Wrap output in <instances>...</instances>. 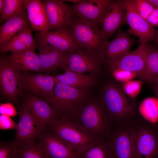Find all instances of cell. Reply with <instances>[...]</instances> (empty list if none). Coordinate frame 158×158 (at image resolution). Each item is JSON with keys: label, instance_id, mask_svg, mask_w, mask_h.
<instances>
[{"label": "cell", "instance_id": "6da1fadb", "mask_svg": "<svg viewBox=\"0 0 158 158\" xmlns=\"http://www.w3.org/2000/svg\"><path fill=\"white\" fill-rule=\"evenodd\" d=\"M88 134L97 139L106 140L113 123L101 103L87 99L69 118Z\"/></svg>", "mask_w": 158, "mask_h": 158}, {"label": "cell", "instance_id": "7a4b0ae2", "mask_svg": "<svg viewBox=\"0 0 158 158\" xmlns=\"http://www.w3.org/2000/svg\"><path fill=\"white\" fill-rule=\"evenodd\" d=\"M87 89H77L56 83L48 101L58 118H69L77 108L86 99Z\"/></svg>", "mask_w": 158, "mask_h": 158}, {"label": "cell", "instance_id": "3957f363", "mask_svg": "<svg viewBox=\"0 0 158 158\" xmlns=\"http://www.w3.org/2000/svg\"><path fill=\"white\" fill-rule=\"evenodd\" d=\"M101 103L113 123L119 125L132 121L134 105L117 86L109 84L105 87Z\"/></svg>", "mask_w": 158, "mask_h": 158}, {"label": "cell", "instance_id": "277c9868", "mask_svg": "<svg viewBox=\"0 0 158 158\" xmlns=\"http://www.w3.org/2000/svg\"><path fill=\"white\" fill-rule=\"evenodd\" d=\"M143 121L131 123L135 158H158V128L154 123Z\"/></svg>", "mask_w": 158, "mask_h": 158}, {"label": "cell", "instance_id": "5b68a950", "mask_svg": "<svg viewBox=\"0 0 158 158\" xmlns=\"http://www.w3.org/2000/svg\"><path fill=\"white\" fill-rule=\"evenodd\" d=\"M50 128L51 131L80 154L98 140L66 117L58 118Z\"/></svg>", "mask_w": 158, "mask_h": 158}, {"label": "cell", "instance_id": "8992f818", "mask_svg": "<svg viewBox=\"0 0 158 158\" xmlns=\"http://www.w3.org/2000/svg\"><path fill=\"white\" fill-rule=\"evenodd\" d=\"M67 30L76 43L82 48L98 50L105 40L99 26L75 16Z\"/></svg>", "mask_w": 158, "mask_h": 158}, {"label": "cell", "instance_id": "52a82bcc", "mask_svg": "<svg viewBox=\"0 0 158 158\" xmlns=\"http://www.w3.org/2000/svg\"><path fill=\"white\" fill-rule=\"evenodd\" d=\"M104 62L98 50L80 47L67 54L61 68L65 71L95 74Z\"/></svg>", "mask_w": 158, "mask_h": 158}, {"label": "cell", "instance_id": "ba28073f", "mask_svg": "<svg viewBox=\"0 0 158 158\" xmlns=\"http://www.w3.org/2000/svg\"><path fill=\"white\" fill-rule=\"evenodd\" d=\"M106 140L113 158H135L133 134L130 123L118 125Z\"/></svg>", "mask_w": 158, "mask_h": 158}, {"label": "cell", "instance_id": "9c48e42d", "mask_svg": "<svg viewBox=\"0 0 158 158\" xmlns=\"http://www.w3.org/2000/svg\"><path fill=\"white\" fill-rule=\"evenodd\" d=\"M121 1L126 12L127 23L129 26L128 32L138 37L142 45L154 41L157 30H155L137 12L132 0Z\"/></svg>", "mask_w": 158, "mask_h": 158}, {"label": "cell", "instance_id": "30bf717a", "mask_svg": "<svg viewBox=\"0 0 158 158\" xmlns=\"http://www.w3.org/2000/svg\"><path fill=\"white\" fill-rule=\"evenodd\" d=\"M42 2L47 18L49 31L67 29L75 17L71 6L63 0H44Z\"/></svg>", "mask_w": 158, "mask_h": 158}, {"label": "cell", "instance_id": "8fae6325", "mask_svg": "<svg viewBox=\"0 0 158 158\" xmlns=\"http://www.w3.org/2000/svg\"><path fill=\"white\" fill-rule=\"evenodd\" d=\"M16 146L35 142L44 130L39 125L28 108L24 105L19 111V120L16 130Z\"/></svg>", "mask_w": 158, "mask_h": 158}, {"label": "cell", "instance_id": "7c38bea8", "mask_svg": "<svg viewBox=\"0 0 158 158\" xmlns=\"http://www.w3.org/2000/svg\"><path fill=\"white\" fill-rule=\"evenodd\" d=\"M127 23L125 10L121 0H110L100 20L99 26L104 39H109L122 25Z\"/></svg>", "mask_w": 158, "mask_h": 158}, {"label": "cell", "instance_id": "4fadbf2b", "mask_svg": "<svg viewBox=\"0 0 158 158\" xmlns=\"http://www.w3.org/2000/svg\"><path fill=\"white\" fill-rule=\"evenodd\" d=\"M23 75L6 58L0 59V82L3 94L15 99L23 89Z\"/></svg>", "mask_w": 158, "mask_h": 158}, {"label": "cell", "instance_id": "5bb4252c", "mask_svg": "<svg viewBox=\"0 0 158 158\" xmlns=\"http://www.w3.org/2000/svg\"><path fill=\"white\" fill-rule=\"evenodd\" d=\"M149 46L140 44L138 48L115 59L106 62L111 71L117 69L136 73L141 79L145 66L146 54Z\"/></svg>", "mask_w": 158, "mask_h": 158}, {"label": "cell", "instance_id": "9a60e30c", "mask_svg": "<svg viewBox=\"0 0 158 158\" xmlns=\"http://www.w3.org/2000/svg\"><path fill=\"white\" fill-rule=\"evenodd\" d=\"M135 42L128 33L120 29L111 41L105 40L98 51L104 62H106L118 59L129 53Z\"/></svg>", "mask_w": 158, "mask_h": 158}, {"label": "cell", "instance_id": "2e32d148", "mask_svg": "<svg viewBox=\"0 0 158 158\" xmlns=\"http://www.w3.org/2000/svg\"><path fill=\"white\" fill-rule=\"evenodd\" d=\"M23 89L47 102L53 92L56 83L55 77L41 74L23 75Z\"/></svg>", "mask_w": 158, "mask_h": 158}, {"label": "cell", "instance_id": "e0dca14e", "mask_svg": "<svg viewBox=\"0 0 158 158\" xmlns=\"http://www.w3.org/2000/svg\"><path fill=\"white\" fill-rule=\"evenodd\" d=\"M24 105L30 110L44 130L47 128H50L58 118L49 104L41 98L29 95L26 98Z\"/></svg>", "mask_w": 158, "mask_h": 158}, {"label": "cell", "instance_id": "ac0fdd59", "mask_svg": "<svg viewBox=\"0 0 158 158\" xmlns=\"http://www.w3.org/2000/svg\"><path fill=\"white\" fill-rule=\"evenodd\" d=\"M44 133L40 136L42 139L40 143L50 158H81L80 154L54 133L51 131Z\"/></svg>", "mask_w": 158, "mask_h": 158}, {"label": "cell", "instance_id": "d6986e66", "mask_svg": "<svg viewBox=\"0 0 158 158\" xmlns=\"http://www.w3.org/2000/svg\"><path fill=\"white\" fill-rule=\"evenodd\" d=\"M110 1V0H79L70 6L75 16L92 22L99 26L101 16Z\"/></svg>", "mask_w": 158, "mask_h": 158}, {"label": "cell", "instance_id": "ffe728a7", "mask_svg": "<svg viewBox=\"0 0 158 158\" xmlns=\"http://www.w3.org/2000/svg\"><path fill=\"white\" fill-rule=\"evenodd\" d=\"M35 41L36 42L48 44L66 54L75 51L80 48L67 29L59 31H49L42 35L36 33Z\"/></svg>", "mask_w": 158, "mask_h": 158}, {"label": "cell", "instance_id": "44dd1931", "mask_svg": "<svg viewBox=\"0 0 158 158\" xmlns=\"http://www.w3.org/2000/svg\"><path fill=\"white\" fill-rule=\"evenodd\" d=\"M36 42L42 71L49 72L62 67L67 54L48 44Z\"/></svg>", "mask_w": 158, "mask_h": 158}, {"label": "cell", "instance_id": "7402d4cb", "mask_svg": "<svg viewBox=\"0 0 158 158\" xmlns=\"http://www.w3.org/2000/svg\"><path fill=\"white\" fill-rule=\"evenodd\" d=\"M24 4L32 29L40 35L49 31V24L43 2L40 0H25Z\"/></svg>", "mask_w": 158, "mask_h": 158}, {"label": "cell", "instance_id": "603a6c76", "mask_svg": "<svg viewBox=\"0 0 158 158\" xmlns=\"http://www.w3.org/2000/svg\"><path fill=\"white\" fill-rule=\"evenodd\" d=\"M32 48L18 52L11 53L6 58L15 68L20 71H42L38 55Z\"/></svg>", "mask_w": 158, "mask_h": 158}, {"label": "cell", "instance_id": "cb8c5ba5", "mask_svg": "<svg viewBox=\"0 0 158 158\" xmlns=\"http://www.w3.org/2000/svg\"><path fill=\"white\" fill-rule=\"evenodd\" d=\"M30 25L18 32L9 40L0 45V53H14L32 48H36V43L33 37Z\"/></svg>", "mask_w": 158, "mask_h": 158}, {"label": "cell", "instance_id": "d4e9b609", "mask_svg": "<svg viewBox=\"0 0 158 158\" xmlns=\"http://www.w3.org/2000/svg\"><path fill=\"white\" fill-rule=\"evenodd\" d=\"M30 25L26 9L8 18L0 27V45Z\"/></svg>", "mask_w": 158, "mask_h": 158}, {"label": "cell", "instance_id": "484cf974", "mask_svg": "<svg viewBox=\"0 0 158 158\" xmlns=\"http://www.w3.org/2000/svg\"><path fill=\"white\" fill-rule=\"evenodd\" d=\"M56 83H61L78 89H88L95 85L97 80L95 74L85 75L69 71L55 77Z\"/></svg>", "mask_w": 158, "mask_h": 158}, {"label": "cell", "instance_id": "4316f807", "mask_svg": "<svg viewBox=\"0 0 158 158\" xmlns=\"http://www.w3.org/2000/svg\"><path fill=\"white\" fill-rule=\"evenodd\" d=\"M158 75V49L150 46L146 54L144 70L141 79L151 83L153 79Z\"/></svg>", "mask_w": 158, "mask_h": 158}, {"label": "cell", "instance_id": "83f0119b", "mask_svg": "<svg viewBox=\"0 0 158 158\" xmlns=\"http://www.w3.org/2000/svg\"><path fill=\"white\" fill-rule=\"evenodd\" d=\"M80 155L81 158H113L106 140H97Z\"/></svg>", "mask_w": 158, "mask_h": 158}, {"label": "cell", "instance_id": "f1b7e54d", "mask_svg": "<svg viewBox=\"0 0 158 158\" xmlns=\"http://www.w3.org/2000/svg\"><path fill=\"white\" fill-rule=\"evenodd\" d=\"M138 111L145 120L154 123L158 120V99L154 97L144 99L139 105Z\"/></svg>", "mask_w": 158, "mask_h": 158}, {"label": "cell", "instance_id": "f546056e", "mask_svg": "<svg viewBox=\"0 0 158 158\" xmlns=\"http://www.w3.org/2000/svg\"><path fill=\"white\" fill-rule=\"evenodd\" d=\"M17 158H50L40 143L35 142L16 147Z\"/></svg>", "mask_w": 158, "mask_h": 158}, {"label": "cell", "instance_id": "4dcf8cb0", "mask_svg": "<svg viewBox=\"0 0 158 158\" xmlns=\"http://www.w3.org/2000/svg\"><path fill=\"white\" fill-rule=\"evenodd\" d=\"M25 0H5L4 9L1 14L0 23L26 9Z\"/></svg>", "mask_w": 158, "mask_h": 158}, {"label": "cell", "instance_id": "1f68e13d", "mask_svg": "<svg viewBox=\"0 0 158 158\" xmlns=\"http://www.w3.org/2000/svg\"><path fill=\"white\" fill-rule=\"evenodd\" d=\"M142 82L139 80H132L122 83V88L124 93L132 99L135 98L140 93Z\"/></svg>", "mask_w": 158, "mask_h": 158}, {"label": "cell", "instance_id": "d6a6232c", "mask_svg": "<svg viewBox=\"0 0 158 158\" xmlns=\"http://www.w3.org/2000/svg\"><path fill=\"white\" fill-rule=\"evenodd\" d=\"M134 8L137 12L146 20L154 9L147 0H132Z\"/></svg>", "mask_w": 158, "mask_h": 158}, {"label": "cell", "instance_id": "836d02e7", "mask_svg": "<svg viewBox=\"0 0 158 158\" xmlns=\"http://www.w3.org/2000/svg\"><path fill=\"white\" fill-rule=\"evenodd\" d=\"M111 71L114 78L122 83L133 80L138 76L136 73L124 69H117Z\"/></svg>", "mask_w": 158, "mask_h": 158}, {"label": "cell", "instance_id": "e575fe53", "mask_svg": "<svg viewBox=\"0 0 158 158\" xmlns=\"http://www.w3.org/2000/svg\"><path fill=\"white\" fill-rule=\"evenodd\" d=\"M16 146L12 144L1 143L0 146V158H17Z\"/></svg>", "mask_w": 158, "mask_h": 158}, {"label": "cell", "instance_id": "d590c367", "mask_svg": "<svg viewBox=\"0 0 158 158\" xmlns=\"http://www.w3.org/2000/svg\"><path fill=\"white\" fill-rule=\"evenodd\" d=\"M17 124L11 117L4 115L0 116V128L1 129L6 130L11 129L16 130Z\"/></svg>", "mask_w": 158, "mask_h": 158}, {"label": "cell", "instance_id": "8d00e7d4", "mask_svg": "<svg viewBox=\"0 0 158 158\" xmlns=\"http://www.w3.org/2000/svg\"><path fill=\"white\" fill-rule=\"evenodd\" d=\"M0 113L1 115H6L11 117L15 116L17 113L11 104L7 103L0 104Z\"/></svg>", "mask_w": 158, "mask_h": 158}, {"label": "cell", "instance_id": "74e56055", "mask_svg": "<svg viewBox=\"0 0 158 158\" xmlns=\"http://www.w3.org/2000/svg\"><path fill=\"white\" fill-rule=\"evenodd\" d=\"M146 20L151 26L158 29V9L154 8Z\"/></svg>", "mask_w": 158, "mask_h": 158}, {"label": "cell", "instance_id": "f35d334b", "mask_svg": "<svg viewBox=\"0 0 158 158\" xmlns=\"http://www.w3.org/2000/svg\"><path fill=\"white\" fill-rule=\"evenodd\" d=\"M154 8L158 9V0H147Z\"/></svg>", "mask_w": 158, "mask_h": 158}, {"label": "cell", "instance_id": "ab89813d", "mask_svg": "<svg viewBox=\"0 0 158 158\" xmlns=\"http://www.w3.org/2000/svg\"><path fill=\"white\" fill-rule=\"evenodd\" d=\"M5 0H0V14L2 12L5 6Z\"/></svg>", "mask_w": 158, "mask_h": 158}, {"label": "cell", "instance_id": "60d3db41", "mask_svg": "<svg viewBox=\"0 0 158 158\" xmlns=\"http://www.w3.org/2000/svg\"><path fill=\"white\" fill-rule=\"evenodd\" d=\"M153 90L158 99V86L153 85L152 86Z\"/></svg>", "mask_w": 158, "mask_h": 158}, {"label": "cell", "instance_id": "b9f144b4", "mask_svg": "<svg viewBox=\"0 0 158 158\" xmlns=\"http://www.w3.org/2000/svg\"><path fill=\"white\" fill-rule=\"evenodd\" d=\"M152 83H154V85L158 86V75L153 79Z\"/></svg>", "mask_w": 158, "mask_h": 158}, {"label": "cell", "instance_id": "7bdbcfd3", "mask_svg": "<svg viewBox=\"0 0 158 158\" xmlns=\"http://www.w3.org/2000/svg\"><path fill=\"white\" fill-rule=\"evenodd\" d=\"M157 32L156 37L154 41L155 42L158 46V29L157 30Z\"/></svg>", "mask_w": 158, "mask_h": 158}]
</instances>
